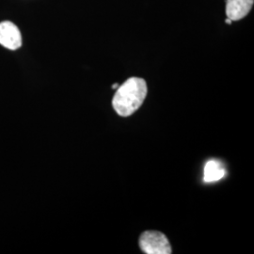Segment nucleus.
I'll list each match as a JSON object with an SVG mask.
<instances>
[{"label": "nucleus", "mask_w": 254, "mask_h": 254, "mask_svg": "<svg viewBox=\"0 0 254 254\" xmlns=\"http://www.w3.org/2000/svg\"><path fill=\"white\" fill-rule=\"evenodd\" d=\"M139 246L147 254H172V247L166 236L155 231H147L139 238Z\"/></svg>", "instance_id": "f03ea898"}, {"label": "nucleus", "mask_w": 254, "mask_h": 254, "mask_svg": "<svg viewBox=\"0 0 254 254\" xmlns=\"http://www.w3.org/2000/svg\"><path fill=\"white\" fill-rule=\"evenodd\" d=\"M146 95L145 80L139 77H131L118 87L112 100L113 109L120 116H130L141 107Z\"/></svg>", "instance_id": "f257e3e1"}, {"label": "nucleus", "mask_w": 254, "mask_h": 254, "mask_svg": "<svg viewBox=\"0 0 254 254\" xmlns=\"http://www.w3.org/2000/svg\"><path fill=\"white\" fill-rule=\"evenodd\" d=\"M0 45L9 50H16L22 46V35L18 27L12 22L0 23Z\"/></svg>", "instance_id": "7ed1b4c3"}, {"label": "nucleus", "mask_w": 254, "mask_h": 254, "mask_svg": "<svg viewBox=\"0 0 254 254\" xmlns=\"http://www.w3.org/2000/svg\"><path fill=\"white\" fill-rule=\"evenodd\" d=\"M226 171L222 163L216 159H211L204 166L203 181L206 183H214L219 181L225 176Z\"/></svg>", "instance_id": "39448f33"}, {"label": "nucleus", "mask_w": 254, "mask_h": 254, "mask_svg": "<svg viewBox=\"0 0 254 254\" xmlns=\"http://www.w3.org/2000/svg\"><path fill=\"white\" fill-rule=\"evenodd\" d=\"M254 0H226V15L232 21L244 18L254 6Z\"/></svg>", "instance_id": "20e7f679"}, {"label": "nucleus", "mask_w": 254, "mask_h": 254, "mask_svg": "<svg viewBox=\"0 0 254 254\" xmlns=\"http://www.w3.org/2000/svg\"><path fill=\"white\" fill-rule=\"evenodd\" d=\"M232 22H233V21H232L231 19L227 18L225 20V23L228 24V25H232Z\"/></svg>", "instance_id": "423d86ee"}, {"label": "nucleus", "mask_w": 254, "mask_h": 254, "mask_svg": "<svg viewBox=\"0 0 254 254\" xmlns=\"http://www.w3.org/2000/svg\"><path fill=\"white\" fill-rule=\"evenodd\" d=\"M118 84H113L112 85V89H118Z\"/></svg>", "instance_id": "0eeeda50"}]
</instances>
